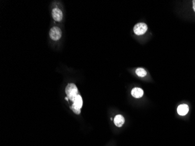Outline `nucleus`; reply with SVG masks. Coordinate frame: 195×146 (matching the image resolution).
I'll use <instances>...</instances> for the list:
<instances>
[{
  "mask_svg": "<svg viewBox=\"0 0 195 146\" xmlns=\"http://www.w3.org/2000/svg\"><path fill=\"white\" fill-rule=\"evenodd\" d=\"M115 125L117 127H120L125 123V118L121 115H117L114 119Z\"/></svg>",
  "mask_w": 195,
  "mask_h": 146,
  "instance_id": "obj_7",
  "label": "nucleus"
},
{
  "mask_svg": "<svg viewBox=\"0 0 195 146\" xmlns=\"http://www.w3.org/2000/svg\"><path fill=\"white\" fill-rule=\"evenodd\" d=\"M148 29L147 25L144 23H138L134 25L133 31L137 35L144 34L147 32Z\"/></svg>",
  "mask_w": 195,
  "mask_h": 146,
  "instance_id": "obj_2",
  "label": "nucleus"
},
{
  "mask_svg": "<svg viewBox=\"0 0 195 146\" xmlns=\"http://www.w3.org/2000/svg\"><path fill=\"white\" fill-rule=\"evenodd\" d=\"M131 94H132V95L133 97L136 98H140L143 97V95L144 94V91L142 88H134L132 90Z\"/></svg>",
  "mask_w": 195,
  "mask_h": 146,
  "instance_id": "obj_6",
  "label": "nucleus"
},
{
  "mask_svg": "<svg viewBox=\"0 0 195 146\" xmlns=\"http://www.w3.org/2000/svg\"><path fill=\"white\" fill-rule=\"evenodd\" d=\"M192 2H193V8L195 12V0H193Z\"/></svg>",
  "mask_w": 195,
  "mask_h": 146,
  "instance_id": "obj_9",
  "label": "nucleus"
},
{
  "mask_svg": "<svg viewBox=\"0 0 195 146\" xmlns=\"http://www.w3.org/2000/svg\"><path fill=\"white\" fill-rule=\"evenodd\" d=\"M66 93L67 95L68 100L72 102H74V99L77 96L79 95L78 88L74 83H70L66 88Z\"/></svg>",
  "mask_w": 195,
  "mask_h": 146,
  "instance_id": "obj_1",
  "label": "nucleus"
},
{
  "mask_svg": "<svg viewBox=\"0 0 195 146\" xmlns=\"http://www.w3.org/2000/svg\"><path fill=\"white\" fill-rule=\"evenodd\" d=\"M50 37L53 40H58L61 37V30L59 27L54 26L50 30Z\"/></svg>",
  "mask_w": 195,
  "mask_h": 146,
  "instance_id": "obj_3",
  "label": "nucleus"
},
{
  "mask_svg": "<svg viewBox=\"0 0 195 146\" xmlns=\"http://www.w3.org/2000/svg\"><path fill=\"white\" fill-rule=\"evenodd\" d=\"M136 73L138 77H144L147 75L146 71L143 68H138L136 70Z\"/></svg>",
  "mask_w": 195,
  "mask_h": 146,
  "instance_id": "obj_8",
  "label": "nucleus"
},
{
  "mask_svg": "<svg viewBox=\"0 0 195 146\" xmlns=\"http://www.w3.org/2000/svg\"><path fill=\"white\" fill-rule=\"evenodd\" d=\"M63 12L59 8H55L52 10V17L54 21L60 22L63 19Z\"/></svg>",
  "mask_w": 195,
  "mask_h": 146,
  "instance_id": "obj_4",
  "label": "nucleus"
},
{
  "mask_svg": "<svg viewBox=\"0 0 195 146\" xmlns=\"http://www.w3.org/2000/svg\"><path fill=\"white\" fill-rule=\"evenodd\" d=\"M178 113L181 116H185L189 112V107L188 105L182 104L177 108Z\"/></svg>",
  "mask_w": 195,
  "mask_h": 146,
  "instance_id": "obj_5",
  "label": "nucleus"
}]
</instances>
